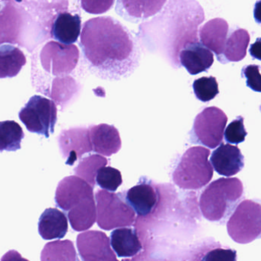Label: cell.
<instances>
[{
	"mask_svg": "<svg viewBox=\"0 0 261 261\" xmlns=\"http://www.w3.org/2000/svg\"><path fill=\"white\" fill-rule=\"evenodd\" d=\"M0 261H29L27 259L23 258L21 254L15 251V250H11L4 254L2 257Z\"/></svg>",
	"mask_w": 261,
	"mask_h": 261,
	"instance_id": "836d02e7",
	"label": "cell"
},
{
	"mask_svg": "<svg viewBox=\"0 0 261 261\" xmlns=\"http://www.w3.org/2000/svg\"><path fill=\"white\" fill-rule=\"evenodd\" d=\"M92 150L100 155L110 156L121 150L122 143L119 132L113 125L100 124L89 127Z\"/></svg>",
	"mask_w": 261,
	"mask_h": 261,
	"instance_id": "e0dca14e",
	"label": "cell"
},
{
	"mask_svg": "<svg viewBox=\"0 0 261 261\" xmlns=\"http://www.w3.org/2000/svg\"><path fill=\"white\" fill-rule=\"evenodd\" d=\"M227 122L228 117L222 110L216 107L205 108L195 119L192 130L193 142L216 148L223 141Z\"/></svg>",
	"mask_w": 261,
	"mask_h": 261,
	"instance_id": "ba28073f",
	"label": "cell"
},
{
	"mask_svg": "<svg viewBox=\"0 0 261 261\" xmlns=\"http://www.w3.org/2000/svg\"><path fill=\"white\" fill-rule=\"evenodd\" d=\"M193 87L196 98L203 102L212 100L219 93V84L214 76H204L196 80Z\"/></svg>",
	"mask_w": 261,
	"mask_h": 261,
	"instance_id": "83f0119b",
	"label": "cell"
},
{
	"mask_svg": "<svg viewBox=\"0 0 261 261\" xmlns=\"http://www.w3.org/2000/svg\"><path fill=\"white\" fill-rule=\"evenodd\" d=\"M201 261H237V252L230 248H217L208 251Z\"/></svg>",
	"mask_w": 261,
	"mask_h": 261,
	"instance_id": "d6a6232c",
	"label": "cell"
},
{
	"mask_svg": "<svg viewBox=\"0 0 261 261\" xmlns=\"http://www.w3.org/2000/svg\"><path fill=\"white\" fill-rule=\"evenodd\" d=\"M18 117L29 132L48 138L55 130L57 107L51 99L35 95L20 110Z\"/></svg>",
	"mask_w": 261,
	"mask_h": 261,
	"instance_id": "52a82bcc",
	"label": "cell"
},
{
	"mask_svg": "<svg viewBox=\"0 0 261 261\" xmlns=\"http://www.w3.org/2000/svg\"><path fill=\"white\" fill-rule=\"evenodd\" d=\"M124 194L123 199L139 217H147L153 214L160 196L159 184H155L147 177L141 178L136 186Z\"/></svg>",
	"mask_w": 261,
	"mask_h": 261,
	"instance_id": "30bf717a",
	"label": "cell"
},
{
	"mask_svg": "<svg viewBox=\"0 0 261 261\" xmlns=\"http://www.w3.org/2000/svg\"><path fill=\"white\" fill-rule=\"evenodd\" d=\"M41 261H80L74 243L70 240L46 244L41 253Z\"/></svg>",
	"mask_w": 261,
	"mask_h": 261,
	"instance_id": "d4e9b609",
	"label": "cell"
},
{
	"mask_svg": "<svg viewBox=\"0 0 261 261\" xmlns=\"http://www.w3.org/2000/svg\"><path fill=\"white\" fill-rule=\"evenodd\" d=\"M167 0H116L115 11L126 21L142 23L162 10Z\"/></svg>",
	"mask_w": 261,
	"mask_h": 261,
	"instance_id": "5bb4252c",
	"label": "cell"
},
{
	"mask_svg": "<svg viewBox=\"0 0 261 261\" xmlns=\"http://www.w3.org/2000/svg\"><path fill=\"white\" fill-rule=\"evenodd\" d=\"M76 243L82 261H119L111 249L110 239L102 231L81 233Z\"/></svg>",
	"mask_w": 261,
	"mask_h": 261,
	"instance_id": "8fae6325",
	"label": "cell"
},
{
	"mask_svg": "<svg viewBox=\"0 0 261 261\" xmlns=\"http://www.w3.org/2000/svg\"><path fill=\"white\" fill-rule=\"evenodd\" d=\"M243 184L239 178H219L202 192L199 205L211 222H222L233 213L243 196Z\"/></svg>",
	"mask_w": 261,
	"mask_h": 261,
	"instance_id": "3957f363",
	"label": "cell"
},
{
	"mask_svg": "<svg viewBox=\"0 0 261 261\" xmlns=\"http://www.w3.org/2000/svg\"><path fill=\"white\" fill-rule=\"evenodd\" d=\"M96 182L103 190L114 193L123 184L122 174L117 169L103 167L98 170Z\"/></svg>",
	"mask_w": 261,
	"mask_h": 261,
	"instance_id": "f1b7e54d",
	"label": "cell"
},
{
	"mask_svg": "<svg viewBox=\"0 0 261 261\" xmlns=\"http://www.w3.org/2000/svg\"><path fill=\"white\" fill-rule=\"evenodd\" d=\"M79 50L74 44L50 41L40 54V62L46 73L56 77L67 76L76 67Z\"/></svg>",
	"mask_w": 261,
	"mask_h": 261,
	"instance_id": "9c48e42d",
	"label": "cell"
},
{
	"mask_svg": "<svg viewBox=\"0 0 261 261\" xmlns=\"http://www.w3.org/2000/svg\"><path fill=\"white\" fill-rule=\"evenodd\" d=\"M210 163L219 174L225 176H234L245 167V156L237 146L221 144L212 152Z\"/></svg>",
	"mask_w": 261,
	"mask_h": 261,
	"instance_id": "9a60e30c",
	"label": "cell"
},
{
	"mask_svg": "<svg viewBox=\"0 0 261 261\" xmlns=\"http://www.w3.org/2000/svg\"><path fill=\"white\" fill-rule=\"evenodd\" d=\"M68 231V221L64 213L56 208H47L38 222V232L44 240L64 238Z\"/></svg>",
	"mask_w": 261,
	"mask_h": 261,
	"instance_id": "d6986e66",
	"label": "cell"
},
{
	"mask_svg": "<svg viewBox=\"0 0 261 261\" xmlns=\"http://www.w3.org/2000/svg\"><path fill=\"white\" fill-rule=\"evenodd\" d=\"M97 222L106 231L131 226L136 215L133 208L123 199L121 193L99 190L95 194Z\"/></svg>",
	"mask_w": 261,
	"mask_h": 261,
	"instance_id": "5b68a950",
	"label": "cell"
},
{
	"mask_svg": "<svg viewBox=\"0 0 261 261\" xmlns=\"http://www.w3.org/2000/svg\"><path fill=\"white\" fill-rule=\"evenodd\" d=\"M108 164V160L99 154L90 155L83 158L75 169L77 176L87 182L92 187L96 184V175L98 170L105 167Z\"/></svg>",
	"mask_w": 261,
	"mask_h": 261,
	"instance_id": "4316f807",
	"label": "cell"
},
{
	"mask_svg": "<svg viewBox=\"0 0 261 261\" xmlns=\"http://www.w3.org/2000/svg\"><path fill=\"white\" fill-rule=\"evenodd\" d=\"M261 44L260 38H257V42L253 44L250 48L251 56L257 60H260Z\"/></svg>",
	"mask_w": 261,
	"mask_h": 261,
	"instance_id": "e575fe53",
	"label": "cell"
},
{
	"mask_svg": "<svg viewBox=\"0 0 261 261\" xmlns=\"http://www.w3.org/2000/svg\"><path fill=\"white\" fill-rule=\"evenodd\" d=\"M81 19L78 15L68 12L61 13L52 26V38L61 44H72L81 35Z\"/></svg>",
	"mask_w": 261,
	"mask_h": 261,
	"instance_id": "ffe728a7",
	"label": "cell"
},
{
	"mask_svg": "<svg viewBox=\"0 0 261 261\" xmlns=\"http://www.w3.org/2000/svg\"><path fill=\"white\" fill-rule=\"evenodd\" d=\"M179 61L190 74L196 75L211 68L214 63V55L200 41H197L186 44L180 50Z\"/></svg>",
	"mask_w": 261,
	"mask_h": 261,
	"instance_id": "2e32d148",
	"label": "cell"
},
{
	"mask_svg": "<svg viewBox=\"0 0 261 261\" xmlns=\"http://www.w3.org/2000/svg\"><path fill=\"white\" fill-rule=\"evenodd\" d=\"M230 237L239 244L259 239L261 232V207L258 202L244 200L236 207L227 224Z\"/></svg>",
	"mask_w": 261,
	"mask_h": 261,
	"instance_id": "8992f818",
	"label": "cell"
},
{
	"mask_svg": "<svg viewBox=\"0 0 261 261\" xmlns=\"http://www.w3.org/2000/svg\"><path fill=\"white\" fill-rule=\"evenodd\" d=\"M248 132L244 125V118L239 116L228 125L224 132V136L227 142L239 144L245 141Z\"/></svg>",
	"mask_w": 261,
	"mask_h": 261,
	"instance_id": "f546056e",
	"label": "cell"
},
{
	"mask_svg": "<svg viewBox=\"0 0 261 261\" xmlns=\"http://www.w3.org/2000/svg\"><path fill=\"white\" fill-rule=\"evenodd\" d=\"M250 41L251 36L245 29L238 28L229 32L223 53L218 61L225 64L242 61L246 57Z\"/></svg>",
	"mask_w": 261,
	"mask_h": 261,
	"instance_id": "44dd1931",
	"label": "cell"
},
{
	"mask_svg": "<svg viewBox=\"0 0 261 261\" xmlns=\"http://www.w3.org/2000/svg\"><path fill=\"white\" fill-rule=\"evenodd\" d=\"M93 188L78 176L64 177L55 192V203L63 211L68 212L87 198L93 196Z\"/></svg>",
	"mask_w": 261,
	"mask_h": 261,
	"instance_id": "7c38bea8",
	"label": "cell"
},
{
	"mask_svg": "<svg viewBox=\"0 0 261 261\" xmlns=\"http://www.w3.org/2000/svg\"><path fill=\"white\" fill-rule=\"evenodd\" d=\"M211 152L202 146L188 148L183 153L173 173L175 184L183 190H196L206 186L213 177L212 165L208 161Z\"/></svg>",
	"mask_w": 261,
	"mask_h": 261,
	"instance_id": "277c9868",
	"label": "cell"
},
{
	"mask_svg": "<svg viewBox=\"0 0 261 261\" xmlns=\"http://www.w3.org/2000/svg\"><path fill=\"white\" fill-rule=\"evenodd\" d=\"M24 137L22 128L15 121L0 122V152L19 150Z\"/></svg>",
	"mask_w": 261,
	"mask_h": 261,
	"instance_id": "484cf974",
	"label": "cell"
},
{
	"mask_svg": "<svg viewBox=\"0 0 261 261\" xmlns=\"http://www.w3.org/2000/svg\"><path fill=\"white\" fill-rule=\"evenodd\" d=\"M60 150L66 158V164L72 166L84 153L92 150L91 143L87 128L78 127L68 130H63L58 138Z\"/></svg>",
	"mask_w": 261,
	"mask_h": 261,
	"instance_id": "4fadbf2b",
	"label": "cell"
},
{
	"mask_svg": "<svg viewBox=\"0 0 261 261\" xmlns=\"http://www.w3.org/2000/svg\"><path fill=\"white\" fill-rule=\"evenodd\" d=\"M205 19L198 0H167L159 13L139 24L136 38L146 48L179 67V52L186 44L199 41V26Z\"/></svg>",
	"mask_w": 261,
	"mask_h": 261,
	"instance_id": "7a4b0ae2",
	"label": "cell"
},
{
	"mask_svg": "<svg viewBox=\"0 0 261 261\" xmlns=\"http://www.w3.org/2000/svg\"><path fill=\"white\" fill-rule=\"evenodd\" d=\"M81 49L90 70L103 79L130 76L139 64L140 53L129 29L110 16L86 21L81 33Z\"/></svg>",
	"mask_w": 261,
	"mask_h": 261,
	"instance_id": "6da1fadb",
	"label": "cell"
},
{
	"mask_svg": "<svg viewBox=\"0 0 261 261\" xmlns=\"http://www.w3.org/2000/svg\"><path fill=\"white\" fill-rule=\"evenodd\" d=\"M242 74L247 79V85L255 92H261L260 66L248 65L242 69Z\"/></svg>",
	"mask_w": 261,
	"mask_h": 261,
	"instance_id": "1f68e13d",
	"label": "cell"
},
{
	"mask_svg": "<svg viewBox=\"0 0 261 261\" xmlns=\"http://www.w3.org/2000/svg\"><path fill=\"white\" fill-rule=\"evenodd\" d=\"M115 0H81L82 9L87 13L100 15L113 8Z\"/></svg>",
	"mask_w": 261,
	"mask_h": 261,
	"instance_id": "4dcf8cb0",
	"label": "cell"
},
{
	"mask_svg": "<svg viewBox=\"0 0 261 261\" xmlns=\"http://www.w3.org/2000/svg\"><path fill=\"white\" fill-rule=\"evenodd\" d=\"M67 217L75 231H84L91 228L97 219L94 196L87 198L69 210Z\"/></svg>",
	"mask_w": 261,
	"mask_h": 261,
	"instance_id": "603a6c76",
	"label": "cell"
},
{
	"mask_svg": "<svg viewBox=\"0 0 261 261\" xmlns=\"http://www.w3.org/2000/svg\"><path fill=\"white\" fill-rule=\"evenodd\" d=\"M26 64V56L19 48L9 44L0 46V79L15 77Z\"/></svg>",
	"mask_w": 261,
	"mask_h": 261,
	"instance_id": "cb8c5ba5",
	"label": "cell"
},
{
	"mask_svg": "<svg viewBox=\"0 0 261 261\" xmlns=\"http://www.w3.org/2000/svg\"><path fill=\"white\" fill-rule=\"evenodd\" d=\"M229 32V25L227 21L223 18H214L207 21L199 29V41L216 54L219 60L223 53Z\"/></svg>",
	"mask_w": 261,
	"mask_h": 261,
	"instance_id": "ac0fdd59",
	"label": "cell"
},
{
	"mask_svg": "<svg viewBox=\"0 0 261 261\" xmlns=\"http://www.w3.org/2000/svg\"><path fill=\"white\" fill-rule=\"evenodd\" d=\"M110 245L120 257H131L142 250L136 231L131 228H119L110 234Z\"/></svg>",
	"mask_w": 261,
	"mask_h": 261,
	"instance_id": "7402d4cb",
	"label": "cell"
}]
</instances>
